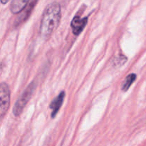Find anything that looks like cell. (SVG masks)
Returning a JSON list of instances; mask_svg holds the SVG:
<instances>
[{
    "label": "cell",
    "instance_id": "cell-1",
    "mask_svg": "<svg viewBox=\"0 0 146 146\" xmlns=\"http://www.w3.org/2000/svg\"><path fill=\"white\" fill-rule=\"evenodd\" d=\"M61 18V5L57 2L48 4L44 9L40 24V34L44 40H48L58 28Z\"/></svg>",
    "mask_w": 146,
    "mask_h": 146
},
{
    "label": "cell",
    "instance_id": "cell-2",
    "mask_svg": "<svg viewBox=\"0 0 146 146\" xmlns=\"http://www.w3.org/2000/svg\"><path fill=\"white\" fill-rule=\"evenodd\" d=\"M36 87V84L34 82L30 83L17 100L13 107V114L15 117H19L21 114L24 107H26L28 102L32 97L33 93L35 91Z\"/></svg>",
    "mask_w": 146,
    "mask_h": 146
},
{
    "label": "cell",
    "instance_id": "cell-3",
    "mask_svg": "<svg viewBox=\"0 0 146 146\" xmlns=\"http://www.w3.org/2000/svg\"><path fill=\"white\" fill-rule=\"evenodd\" d=\"M0 115L2 118L9 108L10 90L8 84L2 82L0 85Z\"/></svg>",
    "mask_w": 146,
    "mask_h": 146
},
{
    "label": "cell",
    "instance_id": "cell-4",
    "mask_svg": "<svg viewBox=\"0 0 146 146\" xmlns=\"http://www.w3.org/2000/svg\"><path fill=\"white\" fill-rule=\"evenodd\" d=\"M87 22H88V17L81 18V16L79 15L75 16L71 23V27L74 35H79L86 27Z\"/></svg>",
    "mask_w": 146,
    "mask_h": 146
},
{
    "label": "cell",
    "instance_id": "cell-5",
    "mask_svg": "<svg viewBox=\"0 0 146 146\" xmlns=\"http://www.w3.org/2000/svg\"><path fill=\"white\" fill-rule=\"evenodd\" d=\"M37 1H38V0H32V1L29 4V5L27 6V7L23 10L21 14H20L19 15V17L16 19L15 21H14V26H15V27H18L19 25H20V24H22L23 22H24V21L29 17L31 12H32L33 9H34L36 4Z\"/></svg>",
    "mask_w": 146,
    "mask_h": 146
},
{
    "label": "cell",
    "instance_id": "cell-6",
    "mask_svg": "<svg viewBox=\"0 0 146 146\" xmlns=\"http://www.w3.org/2000/svg\"><path fill=\"white\" fill-rule=\"evenodd\" d=\"M66 93L64 91H62L60 92V94L51 102L50 104V108L51 110V116L52 118L56 116L57 113H58L59 110L61 109V106H62L63 102H64V98H65Z\"/></svg>",
    "mask_w": 146,
    "mask_h": 146
},
{
    "label": "cell",
    "instance_id": "cell-7",
    "mask_svg": "<svg viewBox=\"0 0 146 146\" xmlns=\"http://www.w3.org/2000/svg\"><path fill=\"white\" fill-rule=\"evenodd\" d=\"M29 0H12L10 10L13 14H19L27 7Z\"/></svg>",
    "mask_w": 146,
    "mask_h": 146
},
{
    "label": "cell",
    "instance_id": "cell-8",
    "mask_svg": "<svg viewBox=\"0 0 146 146\" xmlns=\"http://www.w3.org/2000/svg\"><path fill=\"white\" fill-rule=\"evenodd\" d=\"M136 77L137 75L135 74H134V73H131V74H128V75L125 78L123 82L121 90L123 92L128 91V89H129L130 87H131V86L133 84V83L135 81Z\"/></svg>",
    "mask_w": 146,
    "mask_h": 146
},
{
    "label": "cell",
    "instance_id": "cell-9",
    "mask_svg": "<svg viewBox=\"0 0 146 146\" xmlns=\"http://www.w3.org/2000/svg\"><path fill=\"white\" fill-rule=\"evenodd\" d=\"M9 1L10 0H1V2L2 4H7V2H9Z\"/></svg>",
    "mask_w": 146,
    "mask_h": 146
}]
</instances>
